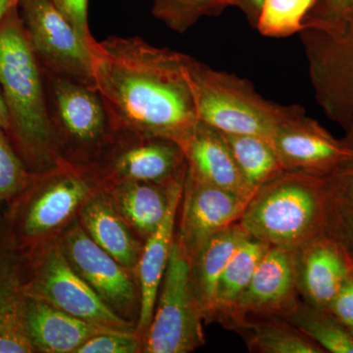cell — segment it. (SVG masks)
<instances>
[{
  "label": "cell",
  "instance_id": "cell-24",
  "mask_svg": "<svg viewBox=\"0 0 353 353\" xmlns=\"http://www.w3.org/2000/svg\"><path fill=\"white\" fill-rule=\"evenodd\" d=\"M347 139L352 152L328 175L325 192V234L340 243L353 260V129Z\"/></svg>",
  "mask_w": 353,
  "mask_h": 353
},
{
  "label": "cell",
  "instance_id": "cell-37",
  "mask_svg": "<svg viewBox=\"0 0 353 353\" xmlns=\"http://www.w3.org/2000/svg\"><path fill=\"white\" fill-rule=\"evenodd\" d=\"M0 129L7 131L8 129V113L6 101H4L3 94H2L1 87H0Z\"/></svg>",
  "mask_w": 353,
  "mask_h": 353
},
{
  "label": "cell",
  "instance_id": "cell-8",
  "mask_svg": "<svg viewBox=\"0 0 353 353\" xmlns=\"http://www.w3.org/2000/svg\"><path fill=\"white\" fill-rule=\"evenodd\" d=\"M203 316L190 281V261L175 241L160 285L143 353H190L205 345Z\"/></svg>",
  "mask_w": 353,
  "mask_h": 353
},
{
  "label": "cell",
  "instance_id": "cell-6",
  "mask_svg": "<svg viewBox=\"0 0 353 353\" xmlns=\"http://www.w3.org/2000/svg\"><path fill=\"white\" fill-rule=\"evenodd\" d=\"M44 79L51 126L62 158L90 166L116 132L101 95L94 88L66 77L44 71Z\"/></svg>",
  "mask_w": 353,
  "mask_h": 353
},
{
  "label": "cell",
  "instance_id": "cell-35",
  "mask_svg": "<svg viewBox=\"0 0 353 353\" xmlns=\"http://www.w3.org/2000/svg\"><path fill=\"white\" fill-rule=\"evenodd\" d=\"M327 309L353 336V274Z\"/></svg>",
  "mask_w": 353,
  "mask_h": 353
},
{
  "label": "cell",
  "instance_id": "cell-7",
  "mask_svg": "<svg viewBox=\"0 0 353 353\" xmlns=\"http://www.w3.org/2000/svg\"><path fill=\"white\" fill-rule=\"evenodd\" d=\"M24 253L27 296L101 328L136 330V324L115 314L74 270L58 240Z\"/></svg>",
  "mask_w": 353,
  "mask_h": 353
},
{
  "label": "cell",
  "instance_id": "cell-17",
  "mask_svg": "<svg viewBox=\"0 0 353 353\" xmlns=\"http://www.w3.org/2000/svg\"><path fill=\"white\" fill-rule=\"evenodd\" d=\"M25 253L15 245L0 210V353H34L25 329Z\"/></svg>",
  "mask_w": 353,
  "mask_h": 353
},
{
  "label": "cell",
  "instance_id": "cell-33",
  "mask_svg": "<svg viewBox=\"0 0 353 353\" xmlns=\"http://www.w3.org/2000/svg\"><path fill=\"white\" fill-rule=\"evenodd\" d=\"M76 353H143V343L136 330H105L88 339Z\"/></svg>",
  "mask_w": 353,
  "mask_h": 353
},
{
  "label": "cell",
  "instance_id": "cell-9",
  "mask_svg": "<svg viewBox=\"0 0 353 353\" xmlns=\"http://www.w3.org/2000/svg\"><path fill=\"white\" fill-rule=\"evenodd\" d=\"M315 97L325 113L353 129V22L299 32Z\"/></svg>",
  "mask_w": 353,
  "mask_h": 353
},
{
  "label": "cell",
  "instance_id": "cell-23",
  "mask_svg": "<svg viewBox=\"0 0 353 353\" xmlns=\"http://www.w3.org/2000/svg\"><path fill=\"white\" fill-rule=\"evenodd\" d=\"M248 236L239 222L234 223L211 236L189 259L190 281L204 324L214 323L216 292L221 275Z\"/></svg>",
  "mask_w": 353,
  "mask_h": 353
},
{
  "label": "cell",
  "instance_id": "cell-19",
  "mask_svg": "<svg viewBox=\"0 0 353 353\" xmlns=\"http://www.w3.org/2000/svg\"><path fill=\"white\" fill-rule=\"evenodd\" d=\"M183 185L172 197L170 206L161 225L143 243V250L137 265L139 292H141V314L136 333L143 343L146 332L152 323L160 285L166 271L174 243L179 208L182 201Z\"/></svg>",
  "mask_w": 353,
  "mask_h": 353
},
{
  "label": "cell",
  "instance_id": "cell-4",
  "mask_svg": "<svg viewBox=\"0 0 353 353\" xmlns=\"http://www.w3.org/2000/svg\"><path fill=\"white\" fill-rule=\"evenodd\" d=\"M323 179L285 170L250 197L239 224L266 245L296 250L325 234Z\"/></svg>",
  "mask_w": 353,
  "mask_h": 353
},
{
  "label": "cell",
  "instance_id": "cell-3",
  "mask_svg": "<svg viewBox=\"0 0 353 353\" xmlns=\"http://www.w3.org/2000/svg\"><path fill=\"white\" fill-rule=\"evenodd\" d=\"M99 189L88 166L68 160L32 173L24 190L2 210L11 240L23 252L57 241Z\"/></svg>",
  "mask_w": 353,
  "mask_h": 353
},
{
  "label": "cell",
  "instance_id": "cell-26",
  "mask_svg": "<svg viewBox=\"0 0 353 353\" xmlns=\"http://www.w3.org/2000/svg\"><path fill=\"white\" fill-rule=\"evenodd\" d=\"M270 248L248 234L221 275L216 292L214 323L227 328L241 296L250 284L264 253Z\"/></svg>",
  "mask_w": 353,
  "mask_h": 353
},
{
  "label": "cell",
  "instance_id": "cell-22",
  "mask_svg": "<svg viewBox=\"0 0 353 353\" xmlns=\"http://www.w3.org/2000/svg\"><path fill=\"white\" fill-rule=\"evenodd\" d=\"M78 222L102 250L136 271L143 243L134 236L101 188L83 204Z\"/></svg>",
  "mask_w": 353,
  "mask_h": 353
},
{
  "label": "cell",
  "instance_id": "cell-16",
  "mask_svg": "<svg viewBox=\"0 0 353 353\" xmlns=\"http://www.w3.org/2000/svg\"><path fill=\"white\" fill-rule=\"evenodd\" d=\"M297 290L303 301L327 308L353 274V260L326 234L294 250Z\"/></svg>",
  "mask_w": 353,
  "mask_h": 353
},
{
  "label": "cell",
  "instance_id": "cell-31",
  "mask_svg": "<svg viewBox=\"0 0 353 353\" xmlns=\"http://www.w3.org/2000/svg\"><path fill=\"white\" fill-rule=\"evenodd\" d=\"M31 174L6 132L0 129V210L24 190Z\"/></svg>",
  "mask_w": 353,
  "mask_h": 353
},
{
  "label": "cell",
  "instance_id": "cell-38",
  "mask_svg": "<svg viewBox=\"0 0 353 353\" xmlns=\"http://www.w3.org/2000/svg\"><path fill=\"white\" fill-rule=\"evenodd\" d=\"M18 0H0V23L13 6H17Z\"/></svg>",
  "mask_w": 353,
  "mask_h": 353
},
{
  "label": "cell",
  "instance_id": "cell-12",
  "mask_svg": "<svg viewBox=\"0 0 353 353\" xmlns=\"http://www.w3.org/2000/svg\"><path fill=\"white\" fill-rule=\"evenodd\" d=\"M59 245L73 267L115 314L138 324L141 292L136 271L128 268L97 245L78 219L61 234Z\"/></svg>",
  "mask_w": 353,
  "mask_h": 353
},
{
  "label": "cell",
  "instance_id": "cell-11",
  "mask_svg": "<svg viewBox=\"0 0 353 353\" xmlns=\"http://www.w3.org/2000/svg\"><path fill=\"white\" fill-rule=\"evenodd\" d=\"M18 9L44 71L94 88L90 48L52 0H18Z\"/></svg>",
  "mask_w": 353,
  "mask_h": 353
},
{
  "label": "cell",
  "instance_id": "cell-28",
  "mask_svg": "<svg viewBox=\"0 0 353 353\" xmlns=\"http://www.w3.org/2000/svg\"><path fill=\"white\" fill-rule=\"evenodd\" d=\"M325 352L353 353V336L332 315L328 309L311 305L301 299L281 316Z\"/></svg>",
  "mask_w": 353,
  "mask_h": 353
},
{
  "label": "cell",
  "instance_id": "cell-2",
  "mask_svg": "<svg viewBox=\"0 0 353 353\" xmlns=\"http://www.w3.org/2000/svg\"><path fill=\"white\" fill-rule=\"evenodd\" d=\"M0 87L8 113L6 134L32 173L57 165L62 158L48 112L46 79L13 6L0 23Z\"/></svg>",
  "mask_w": 353,
  "mask_h": 353
},
{
  "label": "cell",
  "instance_id": "cell-10",
  "mask_svg": "<svg viewBox=\"0 0 353 353\" xmlns=\"http://www.w3.org/2000/svg\"><path fill=\"white\" fill-rule=\"evenodd\" d=\"M99 187L121 182L175 183L187 175L178 143L132 132H116L110 145L88 166Z\"/></svg>",
  "mask_w": 353,
  "mask_h": 353
},
{
  "label": "cell",
  "instance_id": "cell-1",
  "mask_svg": "<svg viewBox=\"0 0 353 353\" xmlns=\"http://www.w3.org/2000/svg\"><path fill=\"white\" fill-rule=\"evenodd\" d=\"M90 50L94 88L114 131L169 139L183 150L199 123L189 55L138 37L95 41Z\"/></svg>",
  "mask_w": 353,
  "mask_h": 353
},
{
  "label": "cell",
  "instance_id": "cell-36",
  "mask_svg": "<svg viewBox=\"0 0 353 353\" xmlns=\"http://www.w3.org/2000/svg\"><path fill=\"white\" fill-rule=\"evenodd\" d=\"M264 0H236V8L241 9L253 28H256Z\"/></svg>",
  "mask_w": 353,
  "mask_h": 353
},
{
  "label": "cell",
  "instance_id": "cell-20",
  "mask_svg": "<svg viewBox=\"0 0 353 353\" xmlns=\"http://www.w3.org/2000/svg\"><path fill=\"white\" fill-rule=\"evenodd\" d=\"M185 178L175 183L121 182L101 189L134 236L145 243L161 225L172 197L183 187Z\"/></svg>",
  "mask_w": 353,
  "mask_h": 353
},
{
  "label": "cell",
  "instance_id": "cell-27",
  "mask_svg": "<svg viewBox=\"0 0 353 353\" xmlns=\"http://www.w3.org/2000/svg\"><path fill=\"white\" fill-rule=\"evenodd\" d=\"M220 132L241 175L253 192L285 171L268 139L252 134Z\"/></svg>",
  "mask_w": 353,
  "mask_h": 353
},
{
  "label": "cell",
  "instance_id": "cell-32",
  "mask_svg": "<svg viewBox=\"0 0 353 353\" xmlns=\"http://www.w3.org/2000/svg\"><path fill=\"white\" fill-rule=\"evenodd\" d=\"M353 22V0H314L303 30H325Z\"/></svg>",
  "mask_w": 353,
  "mask_h": 353
},
{
  "label": "cell",
  "instance_id": "cell-30",
  "mask_svg": "<svg viewBox=\"0 0 353 353\" xmlns=\"http://www.w3.org/2000/svg\"><path fill=\"white\" fill-rule=\"evenodd\" d=\"M314 0H264L257 31L267 38H285L303 30Z\"/></svg>",
  "mask_w": 353,
  "mask_h": 353
},
{
  "label": "cell",
  "instance_id": "cell-15",
  "mask_svg": "<svg viewBox=\"0 0 353 353\" xmlns=\"http://www.w3.org/2000/svg\"><path fill=\"white\" fill-rule=\"evenodd\" d=\"M294 250L270 246L260 260L227 329L246 317L282 316L299 301Z\"/></svg>",
  "mask_w": 353,
  "mask_h": 353
},
{
  "label": "cell",
  "instance_id": "cell-29",
  "mask_svg": "<svg viewBox=\"0 0 353 353\" xmlns=\"http://www.w3.org/2000/svg\"><path fill=\"white\" fill-rule=\"evenodd\" d=\"M236 0H153L152 14L172 31L183 34L201 18L216 17Z\"/></svg>",
  "mask_w": 353,
  "mask_h": 353
},
{
  "label": "cell",
  "instance_id": "cell-21",
  "mask_svg": "<svg viewBox=\"0 0 353 353\" xmlns=\"http://www.w3.org/2000/svg\"><path fill=\"white\" fill-rule=\"evenodd\" d=\"M25 329L34 353H76L94 334L105 330L27 296Z\"/></svg>",
  "mask_w": 353,
  "mask_h": 353
},
{
  "label": "cell",
  "instance_id": "cell-25",
  "mask_svg": "<svg viewBox=\"0 0 353 353\" xmlns=\"http://www.w3.org/2000/svg\"><path fill=\"white\" fill-rule=\"evenodd\" d=\"M252 353H321L315 341L281 316L246 317L234 327Z\"/></svg>",
  "mask_w": 353,
  "mask_h": 353
},
{
  "label": "cell",
  "instance_id": "cell-5",
  "mask_svg": "<svg viewBox=\"0 0 353 353\" xmlns=\"http://www.w3.org/2000/svg\"><path fill=\"white\" fill-rule=\"evenodd\" d=\"M190 83L201 122L226 134H252L270 141L292 106L266 101L252 83L189 57Z\"/></svg>",
  "mask_w": 353,
  "mask_h": 353
},
{
  "label": "cell",
  "instance_id": "cell-18",
  "mask_svg": "<svg viewBox=\"0 0 353 353\" xmlns=\"http://www.w3.org/2000/svg\"><path fill=\"white\" fill-rule=\"evenodd\" d=\"M188 173L202 182L250 199L254 192L246 183L226 141L217 130L199 121L183 146Z\"/></svg>",
  "mask_w": 353,
  "mask_h": 353
},
{
  "label": "cell",
  "instance_id": "cell-34",
  "mask_svg": "<svg viewBox=\"0 0 353 353\" xmlns=\"http://www.w3.org/2000/svg\"><path fill=\"white\" fill-rule=\"evenodd\" d=\"M53 3L63 13L81 39L88 48L94 43L95 39L90 31L88 21V0H52Z\"/></svg>",
  "mask_w": 353,
  "mask_h": 353
},
{
  "label": "cell",
  "instance_id": "cell-14",
  "mask_svg": "<svg viewBox=\"0 0 353 353\" xmlns=\"http://www.w3.org/2000/svg\"><path fill=\"white\" fill-rule=\"evenodd\" d=\"M285 170L323 178L352 152L347 139L338 141L303 109L292 105L270 139Z\"/></svg>",
  "mask_w": 353,
  "mask_h": 353
},
{
  "label": "cell",
  "instance_id": "cell-13",
  "mask_svg": "<svg viewBox=\"0 0 353 353\" xmlns=\"http://www.w3.org/2000/svg\"><path fill=\"white\" fill-rule=\"evenodd\" d=\"M250 199L202 182L187 169L175 241L188 259L211 236L239 222Z\"/></svg>",
  "mask_w": 353,
  "mask_h": 353
}]
</instances>
